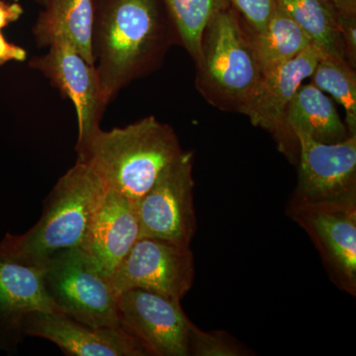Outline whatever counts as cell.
<instances>
[{"label": "cell", "instance_id": "obj_24", "mask_svg": "<svg viewBox=\"0 0 356 356\" xmlns=\"http://www.w3.org/2000/svg\"><path fill=\"white\" fill-rule=\"evenodd\" d=\"M337 27L346 51V60L356 65V14L337 13Z\"/></svg>", "mask_w": 356, "mask_h": 356}, {"label": "cell", "instance_id": "obj_2", "mask_svg": "<svg viewBox=\"0 0 356 356\" xmlns=\"http://www.w3.org/2000/svg\"><path fill=\"white\" fill-rule=\"evenodd\" d=\"M106 189L93 166L77 159L44 199L39 221L22 235L6 234L0 242V257L41 266L58 252L84 250Z\"/></svg>", "mask_w": 356, "mask_h": 356}, {"label": "cell", "instance_id": "obj_19", "mask_svg": "<svg viewBox=\"0 0 356 356\" xmlns=\"http://www.w3.org/2000/svg\"><path fill=\"white\" fill-rule=\"evenodd\" d=\"M325 55L346 60L337 10L329 0H276Z\"/></svg>", "mask_w": 356, "mask_h": 356}, {"label": "cell", "instance_id": "obj_1", "mask_svg": "<svg viewBox=\"0 0 356 356\" xmlns=\"http://www.w3.org/2000/svg\"><path fill=\"white\" fill-rule=\"evenodd\" d=\"M177 43L161 0H96L93 55L109 104L128 84L161 67Z\"/></svg>", "mask_w": 356, "mask_h": 356}, {"label": "cell", "instance_id": "obj_9", "mask_svg": "<svg viewBox=\"0 0 356 356\" xmlns=\"http://www.w3.org/2000/svg\"><path fill=\"white\" fill-rule=\"evenodd\" d=\"M29 67L41 72L74 104L79 124L76 151L81 153L102 129L100 123L109 105L95 65L86 62L69 44L57 42L44 55L33 57Z\"/></svg>", "mask_w": 356, "mask_h": 356}, {"label": "cell", "instance_id": "obj_3", "mask_svg": "<svg viewBox=\"0 0 356 356\" xmlns=\"http://www.w3.org/2000/svg\"><path fill=\"white\" fill-rule=\"evenodd\" d=\"M182 152L175 130L149 116L126 127L100 129L77 159L90 163L108 188L137 204Z\"/></svg>", "mask_w": 356, "mask_h": 356}, {"label": "cell", "instance_id": "obj_6", "mask_svg": "<svg viewBox=\"0 0 356 356\" xmlns=\"http://www.w3.org/2000/svg\"><path fill=\"white\" fill-rule=\"evenodd\" d=\"M288 215L310 236L339 289L356 295V195L320 201L290 200Z\"/></svg>", "mask_w": 356, "mask_h": 356}, {"label": "cell", "instance_id": "obj_5", "mask_svg": "<svg viewBox=\"0 0 356 356\" xmlns=\"http://www.w3.org/2000/svg\"><path fill=\"white\" fill-rule=\"evenodd\" d=\"M41 267L44 289L58 313L89 327H121L116 292L83 248L58 252Z\"/></svg>", "mask_w": 356, "mask_h": 356}, {"label": "cell", "instance_id": "obj_28", "mask_svg": "<svg viewBox=\"0 0 356 356\" xmlns=\"http://www.w3.org/2000/svg\"><path fill=\"white\" fill-rule=\"evenodd\" d=\"M34 1H36L37 3L41 4V6H44L46 4V2L48 1V0H34Z\"/></svg>", "mask_w": 356, "mask_h": 356}, {"label": "cell", "instance_id": "obj_16", "mask_svg": "<svg viewBox=\"0 0 356 356\" xmlns=\"http://www.w3.org/2000/svg\"><path fill=\"white\" fill-rule=\"evenodd\" d=\"M96 0H48L33 26L39 48L57 42L69 44L90 65H95L92 49Z\"/></svg>", "mask_w": 356, "mask_h": 356}, {"label": "cell", "instance_id": "obj_20", "mask_svg": "<svg viewBox=\"0 0 356 356\" xmlns=\"http://www.w3.org/2000/svg\"><path fill=\"white\" fill-rule=\"evenodd\" d=\"M178 37L196 65L202 57L204 32L220 11L229 7V0H161Z\"/></svg>", "mask_w": 356, "mask_h": 356}, {"label": "cell", "instance_id": "obj_23", "mask_svg": "<svg viewBox=\"0 0 356 356\" xmlns=\"http://www.w3.org/2000/svg\"><path fill=\"white\" fill-rule=\"evenodd\" d=\"M243 14L252 32H262L273 13L275 0H229Z\"/></svg>", "mask_w": 356, "mask_h": 356}, {"label": "cell", "instance_id": "obj_13", "mask_svg": "<svg viewBox=\"0 0 356 356\" xmlns=\"http://www.w3.org/2000/svg\"><path fill=\"white\" fill-rule=\"evenodd\" d=\"M23 334L48 339L57 344L65 355H149L123 325L89 327L58 312H33L26 318Z\"/></svg>", "mask_w": 356, "mask_h": 356}, {"label": "cell", "instance_id": "obj_14", "mask_svg": "<svg viewBox=\"0 0 356 356\" xmlns=\"http://www.w3.org/2000/svg\"><path fill=\"white\" fill-rule=\"evenodd\" d=\"M36 311L58 312L44 289L42 267L0 257V350H16L26 318Z\"/></svg>", "mask_w": 356, "mask_h": 356}, {"label": "cell", "instance_id": "obj_27", "mask_svg": "<svg viewBox=\"0 0 356 356\" xmlns=\"http://www.w3.org/2000/svg\"><path fill=\"white\" fill-rule=\"evenodd\" d=\"M337 13L356 14V0H329Z\"/></svg>", "mask_w": 356, "mask_h": 356}, {"label": "cell", "instance_id": "obj_17", "mask_svg": "<svg viewBox=\"0 0 356 356\" xmlns=\"http://www.w3.org/2000/svg\"><path fill=\"white\" fill-rule=\"evenodd\" d=\"M285 124L293 135L303 132L325 144L341 142L350 136L331 98L313 83L300 86L288 105Z\"/></svg>", "mask_w": 356, "mask_h": 356}, {"label": "cell", "instance_id": "obj_21", "mask_svg": "<svg viewBox=\"0 0 356 356\" xmlns=\"http://www.w3.org/2000/svg\"><path fill=\"white\" fill-rule=\"evenodd\" d=\"M312 81L330 93L346 110V123L350 136L356 135V74L348 60L324 55L318 60Z\"/></svg>", "mask_w": 356, "mask_h": 356}, {"label": "cell", "instance_id": "obj_4", "mask_svg": "<svg viewBox=\"0 0 356 356\" xmlns=\"http://www.w3.org/2000/svg\"><path fill=\"white\" fill-rule=\"evenodd\" d=\"M196 86L208 102L243 114L262 72L248 32L233 9L220 11L204 32Z\"/></svg>", "mask_w": 356, "mask_h": 356}, {"label": "cell", "instance_id": "obj_8", "mask_svg": "<svg viewBox=\"0 0 356 356\" xmlns=\"http://www.w3.org/2000/svg\"><path fill=\"white\" fill-rule=\"evenodd\" d=\"M194 255L191 245L140 238L110 277L116 292L143 289L181 300L193 285Z\"/></svg>", "mask_w": 356, "mask_h": 356}, {"label": "cell", "instance_id": "obj_11", "mask_svg": "<svg viewBox=\"0 0 356 356\" xmlns=\"http://www.w3.org/2000/svg\"><path fill=\"white\" fill-rule=\"evenodd\" d=\"M324 55L317 47L311 44L292 60L262 74L243 112L252 125L273 136L280 151L291 161L299 156V144L285 124L287 107L300 86L312 76L318 60Z\"/></svg>", "mask_w": 356, "mask_h": 356}, {"label": "cell", "instance_id": "obj_18", "mask_svg": "<svg viewBox=\"0 0 356 356\" xmlns=\"http://www.w3.org/2000/svg\"><path fill=\"white\" fill-rule=\"evenodd\" d=\"M248 34L262 74L285 64L313 44L306 33L276 0L266 29L262 32L250 30Z\"/></svg>", "mask_w": 356, "mask_h": 356}, {"label": "cell", "instance_id": "obj_12", "mask_svg": "<svg viewBox=\"0 0 356 356\" xmlns=\"http://www.w3.org/2000/svg\"><path fill=\"white\" fill-rule=\"evenodd\" d=\"M299 144L298 184L292 200L320 201L356 195V135L334 144L295 132Z\"/></svg>", "mask_w": 356, "mask_h": 356}, {"label": "cell", "instance_id": "obj_26", "mask_svg": "<svg viewBox=\"0 0 356 356\" xmlns=\"http://www.w3.org/2000/svg\"><path fill=\"white\" fill-rule=\"evenodd\" d=\"M24 13L22 6L18 2H8L0 0V31L6 26L19 20Z\"/></svg>", "mask_w": 356, "mask_h": 356}, {"label": "cell", "instance_id": "obj_10", "mask_svg": "<svg viewBox=\"0 0 356 356\" xmlns=\"http://www.w3.org/2000/svg\"><path fill=\"white\" fill-rule=\"evenodd\" d=\"M121 325L154 356H189L193 323L180 300L143 289L117 294Z\"/></svg>", "mask_w": 356, "mask_h": 356}, {"label": "cell", "instance_id": "obj_25", "mask_svg": "<svg viewBox=\"0 0 356 356\" xmlns=\"http://www.w3.org/2000/svg\"><path fill=\"white\" fill-rule=\"evenodd\" d=\"M26 58H27V51L22 47L7 41L0 31V67L13 60L24 62Z\"/></svg>", "mask_w": 356, "mask_h": 356}, {"label": "cell", "instance_id": "obj_15", "mask_svg": "<svg viewBox=\"0 0 356 356\" xmlns=\"http://www.w3.org/2000/svg\"><path fill=\"white\" fill-rule=\"evenodd\" d=\"M139 235L137 204L107 187L93 218L84 250L110 280Z\"/></svg>", "mask_w": 356, "mask_h": 356}, {"label": "cell", "instance_id": "obj_7", "mask_svg": "<svg viewBox=\"0 0 356 356\" xmlns=\"http://www.w3.org/2000/svg\"><path fill=\"white\" fill-rule=\"evenodd\" d=\"M193 152L182 154L159 175L137 203L140 238L191 245L196 233Z\"/></svg>", "mask_w": 356, "mask_h": 356}, {"label": "cell", "instance_id": "obj_22", "mask_svg": "<svg viewBox=\"0 0 356 356\" xmlns=\"http://www.w3.org/2000/svg\"><path fill=\"white\" fill-rule=\"evenodd\" d=\"M248 350L234 337L222 331L204 332L193 324L189 337V355L241 356L248 355Z\"/></svg>", "mask_w": 356, "mask_h": 356}]
</instances>
